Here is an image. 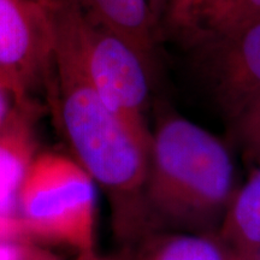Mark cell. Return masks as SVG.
<instances>
[{
    "label": "cell",
    "instance_id": "6da1fadb",
    "mask_svg": "<svg viewBox=\"0 0 260 260\" xmlns=\"http://www.w3.org/2000/svg\"><path fill=\"white\" fill-rule=\"evenodd\" d=\"M53 56L47 93L75 160L109 197L112 224L123 246L153 232L145 200L151 148L105 105L84 63L69 0L48 5Z\"/></svg>",
    "mask_w": 260,
    "mask_h": 260
},
{
    "label": "cell",
    "instance_id": "ffe728a7",
    "mask_svg": "<svg viewBox=\"0 0 260 260\" xmlns=\"http://www.w3.org/2000/svg\"><path fill=\"white\" fill-rule=\"evenodd\" d=\"M240 260H260V247L255 248L254 251L246 253V254H239Z\"/></svg>",
    "mask_w": 260,
    "mask_h": 260
},
{
    "label": "cell",
    "instance_id": "e0dca14e",
    "mask_svg": "<svg viewBox=\"0 0 260 260\" xmlns=\"http://www.w3.org/2000/svg\"><path fill=\"white\" fill-rule=\"evenodd\" d=\"M10 99H11V96L0 86V128H2L3 124L6 122V119L11 115V112L14 111L11 106H10Z\"/></svg>",
    "mask_w": 260,
    "mask_h": 260
},
{
    "label": "cell",
    "instance_id": "9a60e30c",
    "mask_svg": "<svg viewBox=\"0 0 260 260\" xmlns=\"http://www.w3.org/2000/svg\"><path fill=\"white\" fill-rule=\"evenodd\" d=\"M35 248L29 240L0 237V260H28Z\"/></svg>",
    "mask_w": 260,
    "mask_h": 260
},
{
    "label": "cell",
    "instance_id": "ba28073f",
    "mask_svg": "<svg viewBox=\"0 0 260 260\" xmlns=\"http://www.w3.org/2000/svg\"><path fill=\"white\" fill-rule=\"evenodd\" d=\"M118 260H240L218 234L155 230L123 246Z\"/></svg>",
    "mask_w": 260,
    "mask_h": 260
},
{
    "label": "cell",
    "instance_id": "2e32d148",
    "mask_svg": "<svg viewBox=\"0 0 260 260\" xmlns=\"http://www.w3.org/2000/svg\"><path fill=\"white\" fill-rule=\"evenodd\" d=\"M0 237H18L28 240L18 217H9L3 214H0Z\"/></svg>",
    "mask_w": 260,
    "mask_h": 260
},
{
    "label": "cell",
    "instance_id": "5bb4252c",
    "mask_svg": "<svg viewBox=\"0 0 260 260\" xmlns=\"http://www.w3.org/2000/svg\"><path fill=\"white\" fill-rule=\"evenodd\" d=\"M237 0H206L204 9V29L206 39H212L222 28Z\"/></svg>",
    "mask_w": 260,
    "mask_h": 260
},
{
    "label": "cell",
    "instance_id": "603a6c76",
    "mask_svg": "<svg viewBox=\"0 0 260 260\" xmlns=\"http://www.w3.org/2000/svg\"><path fill=\"white\" fill-rule=\"evenodd\" d=\"M37 2L40 3V4H42V5H45V6H48L51 4L52 0H37Z\"/></svg>",
    "mask_w": 260,
    "mask_h": 260
},
{
    "label": "cell",
    "instance_id": "9c48e42d",
    "mask_svg": "<svg viewBox=\"0 0 260 260\" xmlns=\"http://www.w3.org/2000/svg\"><path fill=\"white\" fill-rule=\"evenodd\" d=\"M27 109L16 107L0 128V214L17 217V198L35 144L28 124Z\"/></svg>",
    "mask_w": 260,
    "mask_h": 260
},
{
    "label": "cell",
    "instance_id": "3957f363",
    "mask_svg": "<svg viewBox=\"0 0 260 260\" xmlns=\"http://www.w3.org/2000/svg\"><path fill=\"white\" fill-rule=\"evenodd\" d=\"M95 182L81 165L58 152L38 153L17 198L25 237L74 249L96 251Z\"/></svg>",
    "mask_w": 260,
    "mask_h": 260
},
{
    "label": "cell",
    "instance_id": "44dd1931",
    "mask_svg": "<svg viewBox=\"0 0 260 260\" xmlns=\"http://www.w3.org/2000/svg\"><path fill=\"white\" fill-rule=\"evenodd\" d=\"M92 260H118L116 255H102L99 254V253H95V254L93 255Z\"/></svg>",
    "mask_w": 260,
    "mask_h": 260
},
{
    "label": "cell",
    "instance_id": "ac0fdd59",
    "mask_svg": "<svg viewBox=\"0 0 260 260\" xmlns=\"http://www.w3.org/2000/svg\"><path fill=\"white\" fill-rule=\"evenodd\" d=\"M149 5H151L152 11L157 18V21L161 25L162 18L165 17V12H167L168 8V0H148Z\"/></svg>",
    "mask_w": 260,
    "mask_h": 260
},
{
    "label": "cell",
    "instance_id": "8fae6325",
    "mask_svg": "<svg viewBox=\"0 0 260 260\" xmlns=\"http://www.w3.org/2000/svg\"><path fill=\"white\" fill-rule=\"evenodd\" d=\"M206 0H168L165 21L172 32L187 40L206 39L204 9Z\"/></svg>",
    "mask_w": 260,
    "mask_h": 260
},
{
    "label": "cell",
    "instance_id": "7a4b0ae2",
    "mask_svg": "<svg viewBox=\"0 0 260 260\" xmlns=\"http://www.w3.org/2000/svg\"><path fill=\"white\" fill-rule=\"evenodd\" d=\"M235 191V167L219 139L177 115L158 123L145 189L155 230L218 234Z\"/></svg>",
    "mask_w": 260,
    "mask_h": 260
},
{
    "label": "cell",
    "instance_id": "7c38bea8",
    "mask_svg": "<svg viewBox=\"0 0 260 260\" xmlns=\"http://www.w3.org/2000/svg\"><path fill=\"white\" fill-rule=\"evenodd\" d=\"M239 134L248 154L260 160V99L236 121Z\"/></svg>",
    "mask_w": 260,
    "mask_h": 260
},
{
    "label": "cell",
    "instance_id": "d6986e66",
    "mask_svg": "<svg viewBox=\"0 0 260 260\" xmlns=\"http://www.w3.org/2000/svg\"><path fill=\"white\" fill-rule=\"evenodd\" d=\"M28 260H60V259L58 258L57 255H54L53 253L45 251V249L37 247V248L34 249V252H32V254L30 255V258Z\"/></svg>",
    "mask_w": 260,
    "mask_h": 260
},
{
    "label": "cell",
    "instance_id": "5b68a950",
    "mask_svg": "<svg viewBox=\"0 0 260 260\" xmlns=\"http://www.w3.org/2000/svg\"><path fill=\"white\" fill-rule=\"evenodd\" d=\"M52 56L48 6L37 0H0V86L17 107L30 110L32 93L47 87Z\"/></svg>",
    "mask_w": 260,
    "mask_h": 260
},
{
    "label": "cell",
    "instance_id": "7402d4cb",
    "mask_svg": "<svg viewBox=\"0 0 260 260\" xmlns=\"http://www.w3.org/2000/svg\"><path fill=\"white\" fill-rule=\"evenodd\" d=\"M96 252L94 253H90V254H81V255H77L76 256V260H92L93 255L95 254Z\"/></svg>",
    "mask_w": 260,
    "mask_h": 260
},
{
    "label": "cell",
    "instance_id": "30bf717a",
    "mask_svg": "<svg viewBox=\"0 0 260 260\" xmlns=\"http://www.w3.org/2000/svg\"><path fill=\"white\" fill-rule=\"evenodd\" d=\"M218 236L237 254H246L260 247V160L248 180L234 194Z\"/></svg>",
    "mask_w": 260,
    "mask_h": 260
},
{
    "label": "cell",
    "instance_id": "8992f818",
    "mask_svg": "<svg viewBox=\"0 0 260 260\" xmlns=\"http://www.w3.org/2000/svg\"><path fill=\"white\" fill-rule=\"evenodd\" d=\"M212 41L217 45L214 94L223 111L236 122L260 99V21Z\"/></svg>",
    "mask_w": 260,
    "mask_h": 260
},
{
    "label": "cell",
    "instance_id": "4fadbf2b",
    "mask_svg": "<svg viewBox=\"0 0 260 260\" xmlns=\"http://www.w3.org/2000/svg\"><path fill=\"white\" fill-rule=\"evenodd\" d=\"M260 21V0H237L222 28L212 39L226 37ZM211 40V39H210Z\"/></svg>",
    "mask_w": 260,
    "mask_h": 260
},
{
    "label": "cell",
    "instance_id": "52a82bcc",
    "mask_svg": "<svg viewBox=\"0 0 260 260\" xmlns=\"http://www.w3.org/2000/svg\"><path fill=\"white\" fill-rule=\"evenodd\" d=\"M77 3L90 19L134 48L154 77L161 25L148 0H77Z\"/></svg>",
    "mask_w": 260,
    "mask_h": 260
},
{
    "label": "cell",
    "instance_id": "277c9868",
    "mask_svg": "<svg viewBox=\"0 0 260 260\" xmlns=\"http://www.w3.org/2000/svg\"><path fill=\"white\" fill-rule=\"evenodd\" d=\"M71 21L94 88L141 144L151 148L146 111L153 75L132 46L69 0Z\"/></svg>",
    "mask_w": 260,
    "mask_h": 260
}]
</instances>
